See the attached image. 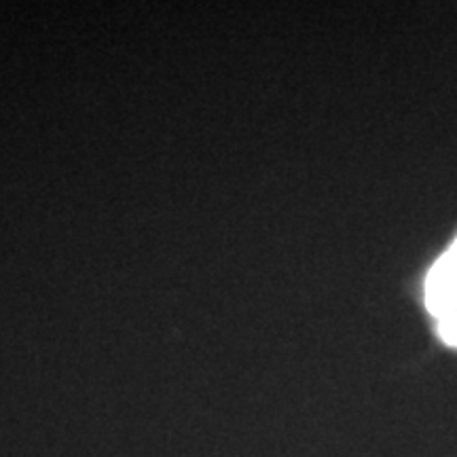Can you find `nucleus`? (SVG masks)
<instances>
[{"label": "nucleus", "instance_id": "nucleus-2", "mask_svg": "<svg viewBox=\"0 0 457 457\" xmlns=\"http://www.w3.org/2000/svg\"><path fill=\"white\" fill-rule=\"evenodd\" d=\"M438 335H441V339L447 345L457 347V313L455 316L441 318V322H438Z\"/></svg>", "mask_w": 457, "mask_h": 457}, {"label": "nucleus", "instance_id": "nucleus-1", "mask_svg": "<svg viewBox=\"0 0 457 457\" xmlns=\"http://www.w3.org/2000/svg\"><path fill=\"white\" fill-rule=\"evenodd\" d=\"M426 303L438 320L457 313V239L428 276Z\"/></svg>", "mask_w": 457, "mask_h": 457}]
</instances>
